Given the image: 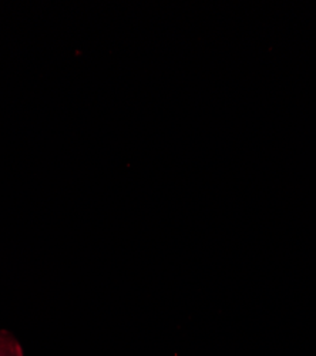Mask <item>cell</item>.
I'll return each instance as SVG.
<instances>
[{"instance_id": "cell-1", "label": "cell", "mask_w": 316, "mask_h": 356, "mask_svg": "<svg viewBox=\"0 0 316 356\" xmlns=\"http://www.w3.org/2000/svg\"><path fill=\"white\" fill-rule=\"evenodd\" d=\"M0 356H23L22 346L17 341L5 332H0Z\"/></svg>"}]
</instances>
